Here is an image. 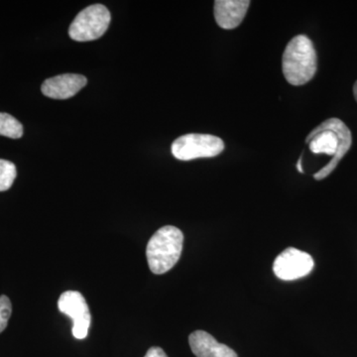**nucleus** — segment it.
Wrapping results in <instances>:
<instances>
[{"label": "nucleus", "mask_w": 357, "mask_h": 357, "mask_svg": "<svg viewBox=\"0 0 357 357\" xmlns=\"http://www.w3.org/2000/svg\"><path fill=\"white\" fill-rule=\"evenodd\" d=\"M192 354L197 357H238L234 349L220 344L210 333L196 331L189 337Z\"/></svg>", "instance_id": "9d476101"}, {"label": "nucleus", "mask_w": 357, "mask_h": 357, "mask_svg": "<svg viewBox=\"0 0 357 357\" xmlns=\"http://www.w3.org/2000/svg\"><path fill=\"white\" fill-rule=\"evenodd\" d=\"M314 265V259L309 253L290 248L277 256L273 271L280 280L294 281L311 273Z\"/></svg>", "instance_id": "423d86ee"}, {"label": "nucleus", "mask_w": 357, "mask_h": 357, "mask_svg": "<svg viewBox=\"0 0 357 357\" xmlns=\"http://www.w3.org/2000/svg\"><path fill=\"white\" fill-rule=\"evenodd\" d=\"M58 307L61 312L72 319L73 335L77 340H84L88 337L91 326V312H89L86 299L77 291H67L60 296Z\"/></svg>", "instance_id": "0eeeda50"}, {"label": "nucleus", "mask_w": 357, "mask_h": 357, "mask_svg": "<svg viewBox=\"0 0 357 357\" xmlns=\"http://www.w3.org/2000/svg\"><path fill=\"white\" fill-rule=\"evenodd\" d=\"M112 15L102 4H93L77 14L69 28L70 39L77 42L100 38L110 24Z\"/></svg>", "instance_id": "20e7f679"}, {"label": "nucleus", "mask_w": 357, "mask_h": 357, "mask_svg": "<svg viewBox=\"0 0 357 357\" xmlns=\"http://www.w3.org/2000/svg\"><path fill=\"white\" fill-rule=\"evenodd\" d=\"M306 142L309 143L312 153L333 156L330 163L314 175L316 180H323L337 168L340 160L351 149V132L344 121L330 119L312 129L307 136Z\"/></svg>", "instance_id": "f257e3e1"}, {"label": "nucleus", "mask_w": 357, "mask_h": 357, "mask_svg": "<svg viewBox=\"0 0 357 357\" xmlns=\"http://www.w3.org/2000/svg\"><path fill=\"white\" fill-rule=\"evenodd\" d=\"M225 150V143L217 136L210 134L191 133L174 141L172 154L181 161L198 158H211Z\"/></svg>", "instance_id": "39448f33"}, {"label": "nucleus", "mask_w": 357, "mask_h": 357, "mask_svg": "<svg viewBox=\"0 0 357 357\" xmlns=\"http://www.w3.org/2000/svg\"><path fill=\"white\" fill-rule=\"evenodd\" d=\"M249 4V0H217L213 14L218 25L227 30L238 27L245 17Z\"/></svg>", "instance_id": "1a4fd4ad"}, {"label": "nucleus", "mask_w": 357, "mask_h": 357, "mask_svg": "<svg viewBox=\"0 0 357 357\" xmlns=\"http://www.w3.org/2000/svg\"><path fill=\"white\" fill-rule=\"evenodd\" d=\"M297 168H298V171H299L300 173H304V170H303V167H302V157H301V158L299 159V161H298Z\"/></svg>", "instance_id": "2eb2a0df"}, {"label": "nucleus", "mask_w": 357, "mask_h": 357, "mask_svg": "<svg viewBox=\"0 0 357 357\" xmlns=\"http://www.w3.org/2000/svg\"><path fill=\"white\" fill-rule=\"evenodd\" d=\"M145 357H168L163 349L160 347H154L148 349L146 356Z\"/></svg>", "instance_id": "4468645a"}, {"label": "nucleus", "mask_w": 357, "mask_h": 357, "mask_svg": "<svg viewBox=\"0 0 357 357\" xmlns=\"http://www.w3.org/2000/svg\"><path fill=\"white\" fill-rule=\"evenodd\" d=\"M17 176L16 166L13 162L0 159V192L10 189Z\"/></svg>", "instance_id": "f8f14e48"}, {"label": "nucleus", "mask_w": 357, "mask_h": 357, "mask_svg": "<svg viewBox=\"0 0 357 357\" xmlns=\"http://www.w3.org/2000/svg\"><path fill=\"white\" fill-rule=\"evenodd\" d=\"M0 135L20 139L23 136V126L13 115L0 112Z\"/></svg>", "instance_id": "9b49d317"}, {"label": "nucleus", "mask_w": 357, "mask_h": 357, "mask_svg": "<svg viewBox=\"0 0 357 357\" xmlns=\"http://www.w3.org/2000/svg\"><path fill=\"white\" fill-rule=\"evenodd\" d=\"M318 67L316 50L309 37L298 35L289 42L283 59L282 70L286 81L292 86L309 83Z\"/></svg>", "instance_id": "f03ea898"}, {"label": "nucleus", "mask_w": 357, "mask_h": 357, "mask_svg": "<svg viewBox=\"0 0 357 357\" xmlns=\"http://www.w3.org/2000/svg\"><path fill=\"white\" fill-rule=\"evenodd\" d=\"M354 98H356V100L357 102V81L356 82V84H354Z\"/></svg>", "instance_id": "dca6fc26"}, {"label": "nucleus", "mask_w": 357, "mask_h": 357, "mask_svg": "<svg viewBox=\"0 0 357 357\" xmlns=\"http://www.w3.org/2000/svg\"><path fill=\"white\" fill-rule=\"evenodd\" d=\"M13 312V305L6 295L0 296V333L6 330Z\"/></svg>", "instance_id": "ddd939ff"}, {"label": "nucleus", "mask_w": 357, "mask_h": 357, "mask_svg": "<svg viewBox=\"0 0 357 357\" xmlns=\"http://www.w3.org/2000/svg\"><path fill=\"white\" fill-rule=\"evenodd\" d=\"M88 83L83 75L65 74L50 77L42 84L41 91L47 98L68 100L76 96Z\"/></svg>", "instance_id": "6e6552de"}, {"label": "nucleus", "mask_w": 357, "mask_h": 357, "mask_svg": "<svg viewBox=\"0 0 357 357\" xmlns=\"http://www.w3.org/2000/svg\"><path fill=\"white\" fill-rule=\"evenodd\" d=\"M184 234L178 227L166 225L150 238L147 244L148 265L154 274L161 275L172 269L182 255Z\"/></svg>", "instance_id": "7ed1b4c3"}]
</instances>
